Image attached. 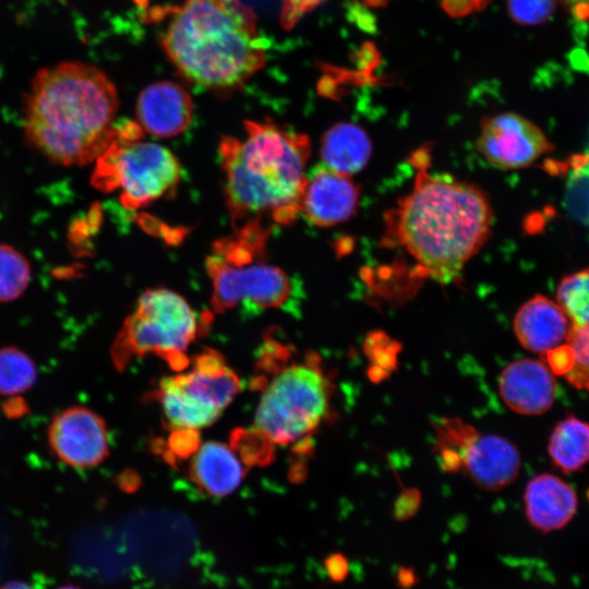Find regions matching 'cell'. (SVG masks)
<instances>
[{"instance_id":"1","label":"cell","mask_w":589,"mask_h":589,"mask_svg":"<svg viewBox=\"0 0 589 589\" xmlns=\"http://www.w3.org/2000/svg\"><path fill=\"white\" fill-rule=\"evenodd\" d=\"M118 94L95 65L61 62L36 72L24 109V134L31 146L61 166L96 160L117 133Z\"/></svg>"},{"instance_id":"2","label":"cell","mask_w":589,"mask_h":589,"mask_svg":"<svg viewBox=\"0 0 589 589\" xmlns=\"http://www.w3.org/2000/svg\"><path fill=\"white\" fill-rule=\"evenodd\" d=\"M493 220L477 185L418 173L411 192L393 212V235L430 278L447 284L489 238Z\"/></svg>"},{"instance_id":"3","label":"cell","mask_w":589,"mask_h":589,"mask_svg":"<svg viewBox=\"0 0 589 589\" xmlns=\"http://www.w3.org/2000/svg\"><path fill=\"white\" fill-rule=\"evenodd\" d=\"M160 44L187 80L216 91L241 86L263 68L269 47L240 0H185L170 10Z\"/></svg>"},{"instance_id":"4","label":"cell","mask_w":589,"mask_h":589,"mask_svg":"<svg viewBox=\"0 0 589 589\" xmlns=\"http://www.w3.org/2000/svg\"><path fill=\"white\" fill-rule=\"evenodd\" d=\"M244 129L219 144L228 211L235 220L269 215L289 224L301 214L310 141L272 122L245 121Z\"/></svg>"},{"instance_id":"5","label":"cell","mask_w":589,"mask_h":589,"mask_svg":"<svg viewBox=\"0 0 589 589\" xmlns=\"http://www.w3.org/2000/svg\"><path fill=\"white\" fill-rule=\"evenodd\" d=\"M289 346L266 340L260 353L261 390L254 430L273 445L287 446L311 434L328 411L329 384L314 354L292 359Z\"/></svg>"},{"instance_id":"6","label":"cell","mask_w":589,"mask_h":589,"mask_svg":"<svg viewBox=\"0 0 589 589\" xmlns=\"http://www.w3.org/2000/svg\"><path fill=\"white\" fill-rule=\"evenodd\" d=\"M266 233L250 221L237 236L220 240L206 260L212 280V305L225 312L239 304L279 309L291 293L288 275L262 259Z\"/></svg>"},{"instance_id":"7","label":"cell","mask_w":589,"mask_h":589,"mask_svg":"<svg viewBox=\"0 0 589 589\" xmlns=\"http://www.w3.org/2000/svg\"><path fill=\"white\" fill-rule=\"evenodd\" d=\"M139 123L117 127L110 145L96 159L94 183L118 191L127 208L146 206L171 192L180 182L181 166L165 146L140 140Z\"/></svg>"},{"instance_id":"8","label":"cell","mask_w":589,"mask_h":589,"mask_svg":"<svg viewBox=\"0 0 589 589\" xmlns=\"http://www.w3.org/2000/svg\"><path fill=\"white\" fill-rule=\"evenodd\" d=\"M202 328L187 300L166 288L148 289L139 298L113 345V358L125 366L134 358L155 354L175 370L189 365L185 351Z\"/></svg>"},{"instance_id":"9","label":"cell","mask_w":589,"mask_h":589,"mask_svg":"<svg viewBox=\"0 0 589 589\" xmlns=\"http://www.w3.org/2000/svg\"><path fill=\"white\" fill-rule=\"evenodd\" d=\"M240 389V378L224 357L206 349L189 370L164 377L155 399L175 430L197 431L214 423Z\"/></svg>"},{"instance_id":"10","label":"cell","mask_w":589,"mask_h":589,"mask_svg":"<svg viewBox=\"0 0 589 589\" xmlns=\"http://www.w3.org/2000/svg\"><path fill=\"white\" fill-rule=\"evenodd\" d=\"M476 147L490 165L506 170L530 166L553 148L539 127L513 112L482 120Z\"/></svg>"},{"instance_id":"11","label":"cell","mask_w":589,"mask_h":589,"mask_svg":"<svg viewBox=\"0 0 589 589\" xmlns=\"http://www.w3.org/2000/svg\"><path fill=\"white\" fill-rule=\"evenodd\" d=\"M48 443L62 462L75 468L95 467L109 454L104 419L82 406L67 408L53 418Z\"/></svg>"},{"instance_id":"12","label":"cell","mask_w":589,"mask_h":589,"mask_svg":"<svg viewBox=\"0 0 589 589\" xmlns=\"http://www.w3.org/2000/svg\"><path fill=\"white\" fill-rule=\"evenodd\" d=\"M359 196L351 176L317 165L306 178L301 213L316 227L334 226L354 214Z\"/></svg>"},{"instance_id":"13","label":"cell","mask_w":589,"mask_h":589,"mask_svg":"<svg viewBox=\"0 0 589 589\" xmlns=\"http://www.w3.org/2000/svg\"><path fill=\"white\" fill-rule=\"evenodd\" d=\"M498 389L502 399L513 411L536 416L548 411L556 396L554 373L545 362L519 359L501 373Z\"/></svg>"},{"instance_id":"14","label":"cell","mask_w":589,"mask_h":589,"mask_svg":"<svg viewBox=\"0 0 589 589\" xmlns=\"http://www.w3.org/2000/svg\"><path fill=\"white\" fill-rule=\"evenodd\" d=\"M136 116L142 130L157 137H172L190 125L193 101L179 84L160 81L140 93Z\"/></svg>"},{"instance_id":"15","label":"cell","mask_w":589,"mask_h":589,"mask_svg":"<svg viewBox=\"0 0 589 589\" xmlns=\"http://www.w3.org/2000/svg\"><path fill=\"white\" fill-rule=\"evenodd\" d=\"M573 324L561 305L550 298L537 294L517 311L514 330L526 349L543 357L565 346Z\"/></svg>"},{"instance_id":"16","label":"cell","mask_w":589,"mask_h":589,"mask_svg":"<svg viewBox=\"0 0 589 589\" xmlns=\"http://www.w3.org/2000/svg\"><path fill=\"white\" fill-rule=\"evenodd\" d=\"M519 469V453L508 440L480 433L470 445L462 466V471L479 488L490 491L509 485Z\"/></svg>"},{"instance_id":"17","label":"cell","mask_w":589,"mask_h":589,"mask_svg":"<svg viewBox=\"0 0 589 589\" xmlns=\"http://www.w3.org/2000/svg\"><path fill=\"white\" fill-rule=\"evenodd\" d=\"M524 502L528 521L542 532L563 528L577 510L575 490L549 473L539 474L528 482Z\"/></svg>"},{"instance_id":"18","label":"cell","mask_w":589,"mask_h":589,"mask_svg":"<svg viewBox=\"0 0 589 589\" xmlns=\"http://www.w3.org/2000/svg\"><path fill=\"white\" fill-rule=\"evenodd\" d=\"M244 462L233 447L206 442L192 454L191 481L211 497H225L238 489L244 478Z\"/></svg>"},{"instance_id":"19","label":"cell","mask_w":589,"mask_h":589,"mask_svg":"<svg viewBox=\"0 0 589 589\" xmlns=\"http://www.w3.org/2000/svg\"><path fill=\"white\" fill-rule=\"evenodd\" d=\"M371 153L372 144L365 131L350 122L333 125L322 139V164L349 176L365 167Z\"/></svg>"},{"instance_id":"20","label":"cell","mask_w":589,"mask_h":589,"mask_svg":"<svg viewBox=\"0 0 589 589\" xmlns=\"http://www.w3.org/2000/svg\"><path fill=\"white\" fill-rule=\"evenodd\" d=\"M549 455L562 471L579 470L589 461V423L576 417L560 421L550 436Z\"/></svg>"},{"instance_id":"21","label":"cell","mask_w":589,"mask_h":589,"mask_svg":"<svg viewBox=\"0 0 589 589\" xmlns=\"http://www.w3.org/2000/svg\"><path fill=\"white\" fill-rule=\"evenodd\" d=\"M479 432L460 419L444 418L435 424V450L445 471H462L464 460Z\"/></svg>"},{"instance_id":"22","label":"cell","mask_w":589,"mask_h":589,"mask_svg":"<svg viewBox=\"0 0 589 589\" xmlns=\"http://www.w3.org/2000/svg\"><path fill=\"white\" fill-rule=\"evenodd\" d=\"M566 175L564 207L570 218L589 226V154L570 156L551 165Z\"/></svg>"},{"instance_id":"23","label":"cell","mask_w":589,"mask_h":589,"mask_svg":"<svg viewBox=\"0 0 589 589\" xmlns=\"http://www.w3.org/2000/svg\"><path fill=\"white\" fill-rule=\"evenodd\" d=\"M32 358L15 347L0 349V395L12 396L28 390L36 382Z\"/></svg>"},{"instance_id":"24","label":"cell","mask_w":589,"mask_h":589,"mask_svg":"<svg viewBox=\"0 0 589 589\" xmlns=\"http://www.w3.org/2000/svg\"><path fill=\"white\" fill-rule=\"evenodd\" d=\"M556 300L574 328L589 325V267L563 277Z\"/></svg>"},{"instance_id":"25","label":"cell","mask_w":589,"mask_h":589,"mask_svg":"<svg viewBox=\"0 0 589 589\" xmlns=\"http://www.w3.org/2000/svg\"><path fill=\"white\" fill-rule=\"evenodd\" d=\"M32 278V267L26 256L10 244L0 243V302L21 297Z\"/></svg>"},{"instance_id":"26","label":"cell","mask_w":589,"mask_h":589,"mask_svg":"<svg viewBox=\"0 0 589 589\" xmlns=\"http://www.w3.org/2000/svg\"><path fill=\"white\" fill-rule=\"evenodd\" d=\"M567 347L570 362L564 376L574 386L589 389V325L573 327Z\"/></svg>"},{"instance_id":"27","label":"cell","mask_w":589,"mask_h":589,"mask_svg":"<svg viewBox=\"0 0 589 589\" xmlns=\"http://www.w3.org/2000/svg\"><path fill=\"white\" fill-rule=\"evenodd\" d=\"M556 0H507L510 17L521 25L544 23L553 13Z\"/></svg>"},{"instance_id":"28","label":"cell","mask_w":589,"mask_h":589,"mask_svg":"<svg viewBox=\"0 0 589 589\" xmlns=\"http://www.w3.org/2000/svg\"><path fill=\"white\" fill-rule=\"evenodd\" d=\"M325 0H281L280 24L285 29L292 28L309 11Z\"/></svg>"},{"instance_id":"29","label":"cell","mask_w":589,"mask_h":589,"mask_svg":"<svg viewBox=\"0 0 589 589\" xmlns=\"http://www.w3.org/2000/svg\"><path fill=\"white\" fill-rule=\"evenodd\" d=\"M328 577L336 582L344 581L349 574V563L341 553L329 554L324 561Z\"/></svg>"},{"instance_id":"30","label":"cell","mask_w":589,"mask_h":589,"mask_svg":"<svg viewBox=\"0 0 589 589\" xmlns=\"http://www.w3.org/2000/svg\"><path fill=\"white\" fill-rule=\"evenodd\" d=\"M564 5L579 20H589V0H562Z\"/></svg>"},{"instance_id":"31","label":"cell","mask_w":589,"mask_h":589,"mask_svg":"<svg viewBox=\"0 0 589 589\" xmlns=\"http://www.w3.org/2000/svg\"><path fill=\"white\" fill-rule=\"evenodd\" d=\"M0 589H35V587L25 581L13 580V581L7 582Z\"/></svg>"},{"instance_id":"32","label":"cell","mask_w":589,"mask_h":589,"mask_svg":"<svg viewBox=\"0 0 589 589\" xmlns=\"http://www.w3.org/2000/svg\"><path fill=\"white\" fill-rule=\"evenodd\" d=\"M58 589H80V588L74 587V586H63V587H60Z\"/></svg>"}]
</instances>
